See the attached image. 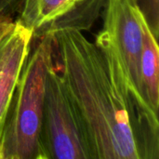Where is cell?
Segmentation results:
<instances>
[{"label":"cell","instance_id":"1","mask_svg":"<svg viewBox=\"0 0 159 159\" xmlns=\"http://www.w3.org/2000/svg\"><path fill=\"white\" fill-rule=\"evenodd\" d=\"M52 36L54 66L81 114L94 159H148L135 103L107 42L74 30Z\"/></svg>","mask_w":159,"mask_h":159},{"label":"cell","instance_id":"2","mask_svg":"<svg viewBox=\"0 0 159 159\" xmlns=\"http://www.w3.org/2000/svg\"><path fill=\"white\" fill-rule=\"evenodd\" d=\"M19 75L3 133L2 159H41L40 134L47 75L54 63L53 36L34 39Z\"/></svg>","mask_w":159,"mask_h":159},{"label":"cell","instance_id":"3","mask_svg":"<svg viewBox=\"0 0 159 159\" xmlns=\"http://www.w3.org/2000/svg\"><path fill=\"white\" fill-rule=\"evenodd\" d=\"M100 34L111 48L118 69L135 103L149 159L159 158V122L143 91L141 61L143 50V18L134 0H106Z\"/></svg>","mask_w":159,"mask_h":159},{"label":"cell","instance_id":"4","mask_svg":"<svg viewBox=\"0 0 159 159\" xmlns=\"http://www.w3.org/2000/svg\"><path fill=\"white\" fill-rule=\"evenodd\" d=\"M40 148L41 159H94L84 120L54 63L47 75Z\"/></svg>","mask_w":159,"mask_h":159},{"label":"cell","instance_id":"5","mask_svg":"<svg viewBox=\"0 0 159 159\" xmlns=\"http://www.w3.org/2000/svg\"><path fill=\"white\" fill-rule=\"evenodd\" d=\"M106 0H21L16 20L33 39L63 31H89L102 15Z\"/></svg>","mask_w":159,"mask_h":159},{"label":"cell","instance_id":"6","mask_svg":"<svg viewBox=\"0 0 159 159\" xmlns=\"http://www.w3.org/2000/svg\"><path fill=\"white\" fill-rule=\"evenodd\" d=\"M11 44L6 61L0 70V159L2 142L11 98L20 71L25 63L34 41L32 33L15 20L11 33Z\"/></svg>","mask_w":159,"mask_h":159},{"label":"cell","instance_id":"7","mask_svg":"<svg viewBox=\"0 0 159 159\" xmlns=\"http://www.w3.org/2000/svg\"><path fill=\"white\" fill-rule=\"evenodd\" d=\"M143 50L141 61V77L144 98L150 108L158 115L159 48L158 40L143 21Z\"/></svg>","mask_w":159,"mask_h":159},{"label":"cell","instance_id":"8","mask_svg":"<svg viewBox=\"0 0 159 159\" xmlns=\"http://www.w3.org/2000/svg\"><path fill=\"white\" fill-rule=\"evenodd\" d=\"M153 35L158 40L159 0H134Z\"/></svg>","mask_w":159,"mask_h":159},{"label":"cell","instance_id":"9","mask_svg":"<svg viewBox=\"0 0 159 159\" xmlns=\"http://www.w3.org/2000/svg\"><path fill=\"white\" fill-rule=\"evenodd\" d=\"M21 0H0V20H15L20 7Z\"/></svg>","mask_w":159,"mask_h":159},{"label":"cell","instance_id":"10","mask_svg":"<svg viewBox=\"0 0 159 159\" xmlns=\"http://www.w3.org/2000/svg\"><path fill=\"white\" fill-rule=\"evenodd\" d=\"M11 33V32H10ZM10 33L0 41V70L6 61V58L8 54L10 44H11V35Z\"/></svg>","mask_w":159,"mask_h":159},{"label":"cell","instance_id":"11","mask_svg":"<svg viewBox=\"0 0 159 159\" xmlns=\"http://www.w3.org/2000/svg\"><path fill=\"white\" fill-rule=\"evenodd\" d=\"M15 20L8 19H1L0 20V41L5 38L14 28Z\"/></svg>","mask_w":159,"mask_h":159}]
</instances>
